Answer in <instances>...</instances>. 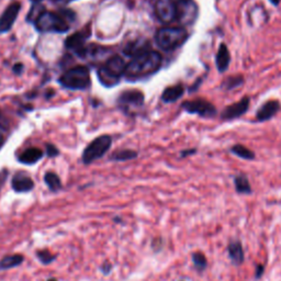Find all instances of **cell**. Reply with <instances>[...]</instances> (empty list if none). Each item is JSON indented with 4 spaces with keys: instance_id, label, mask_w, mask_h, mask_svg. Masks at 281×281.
Returning a JSON list of instances; mask_svg holds the SVG:
<instances>
[{
    "instance_id": "obj_11",
    "label": "cell",
    "mask_w": 281,
    "mask_h": 281,
    "mask_svg": "<svg viewBox=\"0 0 281 281\" xmlns=\"http://www.w3.org/2000/svg\"><path fill=\"white\" fill-rule=\"evenodd\" d=\"M90 32H85V31H79L77 33H74L66 39L65 46L68 50L74 51L79 56H85L87 48L85 47L86 40L89 38Z\"/></svg>"
},
{
    "instance_id": "obj_18",
    "label": "cell",
    "mask_w": 281,
    "mask_h": 281,
    "mask_svg": "<svg viewBox=\"0 0 281 281\" xmlns=\"http://www.w3.org/2000/svg\"><path fill=\"white\" fill-rule=\"evenodd\" d=\"M24 261V256L21 254H13L0 259V270H8L19 267Z\"/></svg>"
},
{
    "instance_id": "obj_26",
    "label": "cell",
    "mask_w": 281,
    "mask_h": 281,
    "mask_svg": "<svg viewBox=\"0 0 281 281\" xmlns=\"http://www.w3.org/2000/svg\"><path fill=\"white\" fill-rule=\"evenodd\" d=\"M243 81H244V79L241 76L228 77L223 81V88H225L226 90L234 89V88L241 86V83H243Z\"/></svg>"
},
{
    "instance_id": "obj_40",
    "label": "cell",
    "mask_w": 281,
    "mask_h": 281,
    "mask_svg": "<svg viewBox=\"0 0 281 281\" xmlns=\"http://www.w3.org/2000/svg\"><path fill=\"white\" fill-rule=\"evenodd\" d=\"M32 1H33L34 3H37V2H40V1H41V0H32Z\"/></svg>"
},
{
    "instance_id": "obj_14",
    "label": "cell",
    "mask_w": 281,
    "mask_h": 281,
    "mask_svg": "<svg viewBox=\"0 0 281 281\" xmlns=\"http://www.w3.org/2000/svg\"><path fill=\"white\" fill-rule=\"evenodd\" d=\"M11 187L17 193H26L33 190L34 181L28 175L23 173H17L11 180Z\"/></svg>"
},
{
    "instance_id": "obj_19",
    "label": "cell",
    "mask_w": 281,
    "mask_h": 281,
    "mask_svg": "<svg viewBox=\"0 0 281 281\" xmlns=\"http://www.w3.org/2000/svg\"><path fill=\"white\" fill-rule=\"evenodd\" d=\"M183 87L181 85H175L170 86L168 88H166L161 95V99L164 102H175L178 99H180L183 95Z\"/></svg>"
},
{
    "instance_id": "obj_36",
    "label": "cell",
    "mask_w": 281,
    "mask_h": 281,
    "mask_svg": "<svg viewBox=\"0 0 281 281\" xmlns=\"http://www.w3.org/2000/svg\"><path fill=\"white\" fill-rule=\"evenodd\" d=\"M3 142H4V140H3V136H2L1 134H0V149H1V147H2Z\"/></svg>"
},
{
    "instance_id": "obj_39",
    "label": "cell",
    "mask_w": 281,
    "mask_h": 281,
    "mask_svg": "<svg viewBox=\"0 0 281 281\" xmlns=\"http://www.w3.org/2000/svg\"><path fill=\"white\" fill-rule=\"evenodd\" d=\"M46 281H59V280L55 279V278H50V279H47Z\"/></svg>"
},
{
    "instance_id": "obj_1",
    "label": "cell",
    "mask_w": 281,
    "mask_h": 281,
    "mask_svg": "<svg viewBox=\"0 0 281 281\" xmlns=\"http://www.w3.org/2000/svg\"><path fill=\"white\" fill-rule=\"evenodd\" d=\"M162 57L156 51H147L133 57L126 65L124 76L127 80L138 81L152 76L161 67Z\"/></svg>"
},
{
    "instance_id": "obj_32",
    "label": "cell",
    "mask_w": 281,
    "mask_h": 281,
    "mask_svg": "<svg viewBox=\"0 0 281 281\" xmlns=\"http://www.w3.org/2000/svg\"><path fill=\"white\" fill-rule=\"evenodd\" d=\"M8 175H9V173H8L7 169L0 170V191H1V188L4 184V182H6V180L8 178Z\"/></svg>"
},
{
    "instance_id": "obj_15",
    "label": "cell",
    "mask_w": 281,
    "mask_h": 281,
    "mask_svg": "<svg viewBox=\"0 0 281 281\" xmlns=\"http://www.w3.org/2000/svg\"><path fill=\"white\" fill-rule=\"evenodd\" d=\"M280 110V103L277 100H268L266 103H263L261 108L258 109L256 113L257 121H268L272 117H275Z\"/></svg>"
},
{
    "instance_id": "obj_37",
    "label": "cell",
    "mask_w": 281,
    "mask_h": 281,
    "mask_svg": "<svg viewBox=\"0 0 281 281\" xmlns=\"http://www.w3.org/2000/svg\"><path fill=\"white\" fill-rule=\"evenodd\" d=\"M269 1H270L272 4H275V6H278L279 2H280V0H269Z\"/></svg>"
},
{
    "instance_id": "obj_2",
    "label": "cell",
    "mask_w": 281,
    "mask_h": 281,
    "mask_svg": "<svg viewBox=\"0 0 281 281\" xmlns=\"http://www.w3.org/2000/svg\"><path fill=\"white\" fill-rule=\"evenodd\" d=\"M126 64L122 57L113 56L98 70V78L105 87H113L124 75Z\"/></svg>"
},
{
    "instance_id": "obj_8",
    "label": "cell",
    "mask_w": 281,
    "mask_h": 281,
    "mask_svg": "<svg viewBox=\"0 0 281 281\" xmlns=\"http://www.w3.org/2000/svg\"><path fill=\"white\" fill-rule=\"evenodd\" d=\"M182 108L184 111L195 113L204 118H211L217 114V109H215L214 105L204 99L186 101V102L182 103Z\"/></svg>"
},
{
    "instance_id": "obj_28",
    "label": "cell",
    "mask_w": 281,
    "mask_h": 281,
    "mask_svg": "<svg viewBox=\"0 0 281 281\" xmlns=\"http://www.w3.org/2000/svg\"><path fill=\"white\" fill-rule=\"evenodd\" d=\"M44 11H45V9H44L43 6H40V4H34V7L30 10V13L28 16V20L35 22L38 18L41 16Z\"/></svg>"
},
{
    "instance_id": "obj_34",
    "label": "cell",
    "mask_w": 281,
    "mask_h": 281,
    "mask_svg": "<svg viewBox=\"0 0 281 281\" xmlns=\"http://www.w3.org/2000/svg\"><path fill=\"white\" fill-rule=\"evenodd\" d=\"M22 70H23V65L22 64H17L13 66V72H15L17 75H20L22 73Z\"/></svg>"
},
{
    "instance_id": "obj_22",
    "label": "cell",
    "mask_w": 281,
    "mask_h": 281,
    "mask_svg": "<svg viewBox=\"0 0 281 281\" xmlns=\"http://www.w3.org/2000/svg\"><path fill=\"white\" fill-rule=\"evenodd\" d=\"M234 184L235 189L239 193H250L252 192V188H250V183L248 179L244 175L236 176L234 178Z\"/></svg>"
},
{
    "instance_id": "obj_5",
    "label": "cell",
    "mask_w": 281,
    "mask_h": 281,
    "mask_svg": "<svg viewBox=\"0 0 281 281\" xmlns=\"http://www.w3.org/2000/svg\"><path fill=\"white\" fill-rule=\"evenodd\" d=\"M34 23L35 28L41 32L65 33L69 30V24L65 18L50 11H44Z\"/></svg>"
},
{
    "instance_id": "obj_33",
    "label": "cell",
    "mask_w": 281,
    "mask_h": 281,
    "mask_svg": "<svg viewBox=\"0 0 281 281\" xmlns=\"http://www.w3.org/2000/svg\"><path fill=\"white\" fill-rule=\"evenodd\" d=\"M263 271H265V267H263V265H258L256 267V271H255L256 278H261V277L263 275Z\"/></svg>"
},
{
    "instance_id": "obj_17",
    "label": "cell",
    "mask_w": 281,
    "mask_h": 281,
    "mask_svg": "<svg viewBox=\"0 0 281 281\" xmlns=\"http://www.w3.org/2000/svg\"><path fill=\"white\" fill-rule=\"evenodd\" d=\"M231 57L228 48L226 47L225 44H221L219 47V51L217 53V57H215V63H217V67L219 72L224 73L228 68L230 65Z\"/></svg>"
},
{
    "instance_id": "obj_10",
    "label": "cell",
    "mask_w": 281,
    "mask_h": 281,
    "mask_svg": "<svg viewBox=\"0 0 281 281\" xmlns=\"http://www.w3.org/2000/svg\"><path fill=\"white\" fill-rule=\"evenodd\" d=\"M20 9L21 4L19 1L12 2L6 8V10L2 12L1 17H0V33L8 32L12 28L18 15H19Z\"/></svg>"
},
{
    "instance_id": "obj_12",
    "label": "cell",
    "mask_w": 281,
    "mask_h": 281,
    "mask_svg": "<svg viewBox=\"0 0 281 281\" xmlns=\"http://www.w3.org/2000/svg\"><path fill=\"white\" fill-rule=\"evenodd\" d=\"M118 101L123 109L130 110L131 108H140L144 103V95L139 90L123 91Z\"/></svg>"
},
{
    "instance_id": "obj_21",
    "label": "cell",
    "mask_w": 281,
    "mask_h": 281,
    "mask_svg": "<svg viewBox=\"0 0 281 281\" xmlns=\"http://www.w3.org/2000/svg\"><path fill=\"white\" fill-rule=\"evenodd\" d=\"M44 182H45L52 192L60 191L61 187H63L61 186L60 178L55 173H52V171H48V173L44 175Z\"/></svg>"
},
{
    "instance_id": "obj_24",
    "label": "cell",
    "mask_w": 281,
    "mask_h": 281,
    "mask_svg": "<svg viewBox=\"0 0 281 281\" xmlns=\"http://www.w3.org/2000/svg\"><path fill=\"white\" fill-rule=\"evenodd\" d=\"M231 152L233 154H235L236 156L243 158V160L252 161L255 158V154L252 151H250V149L243 146V145H241V144L234 145V146L231 148Z\"/></svg>"
},
{
    "instance_id": "obj_16",
    "label": "cell",
    "mask_w": 281,
    "mask_h": 281,
    "mask_svg": "<svg viewBox=\"0 0 281 281\" xmlns=\"http://www.w3.org/2000/svg\"><path fill=\"white\" fill-rule=\"evenodd\" d=\"M43 157V152L38 147H30L26 148L25 151L22 152L19 156H18V161L21 164L25 165H33L38 162Z\"/></svg>"
},
{
    "instance_id": "obj_20",
    "label": "cell",
    "mask_w": 281,
    "mask_h": 281,
    "mask_svg": "<svg viewBox=\"0 0 281 281\" xmlns=\"http://www.w3.org/2000/svg\"><path fill=\"white\" fill-rule=\"evenodd\" d=\"M227 252L228 255H230V258L235 263H237V265H240V263L244 261V250L241 241H231L227 246Z\"/></svg>"
},
{
    "instance_id": "obj_38",
    "label": "cell",
    "mask_w": 281,
    "mask_h": 281,
    "mask_svg": "<svg viewBox=\"0 0 281 281\" xmlns=\"http://www.w3.org/2000/svg\"><path fill=\"white\" fill-rule=\"evenodd\" d=\"M54 1H59V2H69V1H72V0H54Z\"/></svg>"
},
{
    "instance_id": "obj_35",
    "label": "cell",
    "mask_w": 281,
    "mask_h": 281,
    "mask_svg": "<svg viewBox=\"0 0 281 281\" xmlns=\"http://www.w3.org/2000/svg\"><path fill=\"white\" fill-rule=\"evenodd\" d=\"M113 221L116 222V223H121V222H122V219L119 218V217H114V218H113Z\"/></svg>"
},
{
    "instance_id": "obj_29",
    "label": "cell",
    "mask_w": 281,
    "mask_h": 281,
    "mask_svg": "<svg viewBox=\"0 0 281 281\" xmlns=\"http://www.w3.org/2000/svg\"><path fill=\"white\" fill-rule=\"evenodd\" d=\"M162 244H164V243H162V239H161V237H155V239L152 240V243H151L152 249H153L155 253L161 252V248H162Z\"/></svg>"
},
{
    "instance_id": "obj_31",
    "label": "cell",
    "mask_w": 281,
    "mask_h": 281,
    "mask_svg": "<svg viewBox=\"0 0 281 281\" xmlns=\"http://www.w3.org/2000/svg\"><path fill=\"white\" fill-rule=\"evenodd\" d=\"M46 154L48 157H55L59 155V149H57L54 145L48 144L46 145Z\"/></svg>"
},
{
    "instance_id": "obj_7",
    "label": "cell",
    "mask_w": 281,
    "mask_h": 281,
    "mask_svg": "<svg viewBox=\"0 0 281 281\" xmlns=\"http://www.w3.org/2000/svg\"><path fill=\"white\" fill-rule=\"evenodd\" d=\"M177 20L180 24L189 25L196 21L198 17V7L192 0H177Z\"/></svg>"
},
{
    "instance_id": "obj_13",
    "label": "cell",
    "mask_w": 281,
    "mask_h": 281,
    "mask_svg": "<svg viewBox=\"0 0 281 281\" xmlns=\"http://www.w3.org/2000/svg\"><path fill=\"white\" fill-rule=\"evenodd\" d=\"M249 108V98L244 97L239 102L228 105L222 111L221 118L223 120H234L236 118H240L247 111Z\"/></svg>"
},
{
    "instance_id": "obj_27",
    "label": "cell",
    "mask_w": 281,
    "mask_h": 281,
    "mask_svg": "<svg viewBox=\"0 0 281 281\" xmlns=\"http://www.w3.org/2000/svg\"><path fill=\"white\" fill-rule=\"evenodd\" d=\"M192 261H193V265L197 268L198 270H204L206 268V258L205 256L202 253H195L192 254Z\"/></svg>"
},
{
    "instance_id": "obj_25",
    "label": "cell",
    "mask_w": 281,
    "mask_h": 281,
    "mask_svg": "<svg viewBox=\"0 0 281 281\" xmlns=\"http://www.w3.org/2000/svg\"><path fill=\"white\" fill-rule=\"evenodd\" d=\"M37 257L40 261H41L43 265H50L54 261H56L57 256L54 254H52L48 249H41V250H37Z\"/></svg>"
},
{
    "instance_id": "obj_9",
    "label": "cell",
    "mask_w": 281,
    "mask_h": 281,
    "mask_svg": "<svg viewBox=\"0 0 281 281\" xmlns=\"http://www.w3.org/2000/svg\"><path fill=\"white\" fill-rule=\"evenodd\" d=\"M155 12L158 20L162 23H171L177 17V8L174 0H158L155 4Z\"/></svg>"
},
{
    "instance_id": "obj_6",
    "label": "cell",
    "mask_w": 281,
    "mask_h": 281,
    "mask_svg": "<svg viewBox=\"0 0 281 281\" xmlns=\"http://www.w3.org/2000/svg\"><path fill=\"white\" fill-rule=\"evenodd\" d=\"M112 139L109 135H101L95 139L82 153L81 161L83 164L89 165L91 162L102 157L109 151Z\"/></svg>"
},
{
    "instance_id": "obj_4",
    "label": "cell",
    "mask_w": 281,
    "mask_h": 281,
    "mask_svg": "<svg viewBox=\"0 0 281 281\" xmlns=\"http://www.w3.org/2000/svg\"><path fill=\"white\" fill-rule=\"evenodd\" d=\"M60 83L64 88L72 90H83L90 86V73L86 66L70 68L61 75Z\"/></svg>"
},
{
    "instance_id": "obj_3",
    "label": "cell",
    "mask_w": 281,
    "mask_h": 281,
    "mask_svg": "<svg viewBox=\"0 0 281 281\" xmlns=\"http://www.w3.org/2000/svg\"><path fill=\"white\" fill-rule=\"evenodd\" d=\"M187 31L183 28H161L155 35L156 44L165 51H171L179 47L186 42Z\"/></svg>"
},
{
    "instance_id": "obj_23",
    "label": "cell",
    "mask_w": 281,
    "mask_h": 281,
    "mask_svg": "<svg viewBox=\"0 0 281 281\" xmlns=\"http://www.w3.org/2000/svg\"><path fill=\"white\" fill-rule=\"evenodd\" d=\"M138 157V153L134 151H131V149H122V151L114 152L110 160L114 161H125L130 160H134V158Z\"/></svg>"
},
{
    "instance_id": "obj_30",
    "label": "cell",
    "mask_w": 281,
    "mask_h": 281,
    "mask_svg": "<svg viewBox=\"0 0 281 281\" xmlns=\"http://www.w3.org/2000/svg\"><path fill=\"white\" fill-rule=\"evenodd\" d=\"M112 269H113L112 263L109 262V261H104V262L102 263V266L100 267V271L102 272L103 276H108V275L111 274Z\"/></svg>"
}]
</instances>
